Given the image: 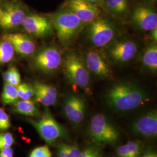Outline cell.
<instances>
[{"label": "cell", "mask_w": 157, "mask_h": 157, "mask_svg": "<svg viewBox=\"0 0 157 157\" xmlns=\"http://www.w3.org/2000/svg\"><path fill=\"white\" fill-rule=\"evenodd\" d=\"M153 1H156V0H153Z\"/></svg>", "instance_id": "obj_43"}, {"label": "cell", "mask_w": 157, "mask_h": 157, "mask_svg": "<svg viewBox=\"0 0 157 157\" xmlns=\"http://www.w3.org/2000/svg\"><path fill=\"white\" fill-rule=\"evenodd\" d=\"M2 40L9 41L15 51L22 56H29L36 50V44L28 36L22 33L6 34Z\"/></svg>", "instance_id": "obj_15"}, {"label": "cell", "mask_w": 157, "mask_h": 157, "mask_svg": "<svg viewBox=\"0 0 157 157\" xmlns=\"http://www.w3.org/2000/svg\"><path fill=\"white\" fill-rule=\"evenodd\" d=\"M0 157H13V148L11 147L0 150Z\"/></svg>", "instance_id": "obj_34"}, {"label": "cell", "mask_w": 157, "mask_h": 157, "mask_svg": "<svg viewBox=\"0 0 157 157\" xmlns=\"http://www.w3.org/2000/svg\"><path fill=\"white\" fill-rule=\"evenodd\" d=\"M62 56L59 50L54 46H47L40 50L34 56L35 67L44 73L56 71L61 65Z\"/></svg>", "instance_id": "obj_7"}, {"label": "cell", "mask_w": 157, "mask_h": 157, "mask_svg": "<svg viewBox=\"0 0 157 157\" xmlns=\"http://www.w3.org/2000/svg\"><path fill=\"white\" fill-rule=\"evenodd\" d=\"M67 9L83 23L91 22L98 15L96 6L86 0H68Z\"/></svg>", "instance_id": "obj_14"}, {"label": "cell", "mask_w": 157, "mask_h": 157, "mask_svg": "<svg viewBox=\"0 0 157 157\" xmlns=\"http://www.w3.org/2000/svg\"><path fill=\"white\" fill-rule=\"evenodd\" d=\"M17 93L19 99L30 100L34 96V90L32 86L28 83H21L17 87Z\"/></svg>", "instance_id": "obj_22"}, {"label": "cell", "mask_w": 157, "mask_h": 157, "mask_svg": "<svg viewBox=\"0 0 157 157\" xmlns=\"http://www.w3.org/2000/svg\"><path fill=\"white\" fill-rule=\"evenodd\" d=\"M142 63L149 71L156 72L157 70V45L152 43L148 45L142 56Z\"/></svg>", "instance_id": "obj_18"}, {"label": "cell", "mask_w": 157, "mask_h": 157, "mask_svg": "<svg viewBox=\"0 0 157 157\" xmlns=\"http://www.w3.org/2000/svg\"><path fill=\"white\" fill-rule=\"evenodd\" d=\"M138 50L137 45L134 41L124 40L115 43L109 50V56L117 62H127L132 60Z\"/></svg>", "instance_id": "obj_13"}, {"label": "cell", "mask_w": 157, "mask_h": 157, "mask_svg": "<svg viewBox=\"0 0 157 157\" xmlns=\"http://www.w3.org/2000/svg\"><path fill=\"white\" fill-rule=\"evenodd\" d=\"M105 5L108 11L115 15L122 14L117 0H106Z\"/></svg>", "instance_id": "obj_28"}, {"label": "cell", "mask_w": 157, "mask_h": 157, "mask_svg": "<svg viewBox=\"0 0 157 157\" xmlns=\"http://www.w3.org/2000/svg\"><path fill=\"white\" fill-rule=\"evenodd\" d=\"M62 144L67 151L69 152L73 157H78L82 151L78 148V147L76 145H70L64 143H62Z\"/></svg>", "instance_id": "obj_31"}, {"label": "cell", "mask_w": 157, "mask_h": 157, "mask_svg": "<svg viewBox=\"0 0 157 157\" xmlns=\"http://www.w3.org/2000/svg\"><path fill=\"white\" fill-rule=\"evenodd\" d=\"M86 103L84 99L77 95L67 96L63 104V113L65 117L73 124H80L86 113Z\"/></svg>", "instance_id": "obj_11"}, {"label": "cell", "mask_w": 157, "mask_h": 157, "mask_svg": "<svg viewBox=\"0 0 157 157\" xmlns=\"http://www.w3.org/2000/svg\"><path fill=\"white\" fill-rule=\"evenodd\" d=\"M58 157H73L63 147V144H60L57 148Z\"/></svg>", "instance_id": "obj_33"}, {"label": "cell", "mask_w": 157, "mask_h": 157, "mask_svg": "<svg viewBox=\"0 0 157 157\" xmlns=\"http://www.w3.org/2000/svg\"><path fill=\"white\" fill-rule=\"evenodd\" d=\"M117 154L118 157H129V148L127 144L119 146L117 149Z\"/></svg>", "instance_id": "obj_32"}, {"label": "cell", "mask_w": 157, "mask_h": 157, "mask_svg": "<svg viewBox=\"0 0 157 157\" xmlns=\"http://www.w3.org/2000/svg\"><path fill=\"white\" fill-rule=\"evenodd\" d=\"M151 157H157V154L156 152L154 151L152 154Z\"/></svg>", "instance_id": "obj_40"}, {"label": "cell", "mask_w": 157, "mask_h": 157, "mask_svg": "<svg viewBox=\"0 0 157 157\" xmlns=\"http://www.w3.org/2000/svg\"><path fill=\"white\" fill-rule=\"evenodd\" d=\"M131 130L137 136L155 139L157 136V110H151L138 118L132 124Z\"/></svg>", "instance_id": "obj_9"}, {"label": "cell", "mask_w": 157, "mask_h": 157, "mask_svg": "<svg viewBox=\"0 0 157 157\" xmlns=\"http://www.w3.org/2000/svg\"><path fill=\"white\" fill-rule=\"evenodd\" d=\"M99 153L100 152L97 147L91 146L86 148L84 151H81L78 157H93Z\"/></svg>", "instance_id": "obj_29"}, {"label": "cell", "mask_w": 157, "mask_h": 157, "mask_svg": "<svg viewBox=\"0 0 157 157\" xmlns=\"http://www.w3.org/2000/svg\"><path fill=\"white\" fill-rule=\"evenodd\" d=\"M29 157H52V154L48 146H40L33 149Z\"/></svg>", "instance_id": "obj_26"}, {"label": "cell", "mask_w": 157, "mask_h": 157, "mask_svg": "<svg viewBox=\"0 0 157 157\" xmlns=\"http://www.w3.org/2000/svg\"><path fill=\"white\" fill-rule=\"evenodd\" d=\"M11 127V121L8 114L0 108V131H5Z\"/></svg>", "instance_id": "obj_27"}, {"label": "cell", "mask_w": 157, "mask_h": 157, "mask_svg": "<svg viewBox=\"0 0 157 157\" xmlns=\"http://www.w3.org/2000/svg\"><path fill=\"white\" fill-rule=\"evenodd\" d=\"M150 32L152 39L154 40V41L156 42L157 40V28L152 29Z\"/></svg>", "instance_id": "obj_38"}, {"label": "cell", "mask_w": 157, "mask_h": 157, "mask_svg": "<svg viewBox=\"0 0 157 157\" xmlns=\"http://www.w3.org/2000/svg\"><path fill=\"white\" fill-rule=\"evenodd\" d=\"M62 45H71L82 27L83 23L67 9L61 10L52 15L50 20Z\"/></svg>", "instance_id": "obj_2"}, {"label": "cell", "mask_w": 157, "mask_h": 157, "mask_svg": "<svg viewBox=\"0 0 157 157\" xmlns=\"http://www.w3.org/2000/svg\"><path fill=\"white\" fill-rule=\"evenodd\" d=\"M26 16V13L23 6L18 4H9L2 10L0 26L6 29L16 28L22 25Z\"/></svg>", "instance_id": "obj_12"}, {"label": "cell", "mask_w": 157, "mask_h": 157, "mask_svg": "<svg viewBox=\"0 0 157 157\" xmlns=\"http://www.w3.org/2000/svg\"><path fill=\"white\" fill-rule=\"evenodd\" d=\"M12 72H13V67H11L6 71V72L4 74V76H3L4 79L6 83H9L11 78Z\"/></svg>", "instance_id": "obj_36"}, {"label": "cell", "mask_w": 157, "mask_h": 157, "mask_svg": "<svg viewBox=\"0 0 157 157\" xmlns=\"http://www.w3.org/2000/svg\"><path fill=\"white\" fill-rule=\"evenodd\" d=\"M118 4L121 8L122 13L126 11L128 8V0H117Z\"/></svg>", "instance_id": "obj_35"}, {"label": "cell", "mask_w": 157, "mask_h": 157, "mask_svg": "<svg viewBox=\"0 0 157 157\" xmlns=\"http://www.w3.org/2000/svg\"><path fill=\"white\" fill-rule=\"evenodd\" d=\"M86 1L89 2L91 4H94L96 3H98L101 1V0H86Z\"/></svg>", "instance_id": "obj_39"}, {"label": "cell", "mask_w": 157, "mask_h": 157, "mask_svg": "<svg viewBox=\"0 0 157 157\" xmlns=\"http://www.w3.org/2000/svg\"><path fill=\"white\" fill-rule=\"evenodd\" d=\"M129 152V157H139L143 151V146L139 140L129 141L127 143Z\"/></svg>", "instance_id": "obj_23"}, {"label": "cell", "mask_w": 157, "mask_h": 157, "mask_svg": "<svg viewBox=\"0 0 157 157\" xmlns=\"http://www.w3.org/2000/svg\"><path fill=\"white\" fill-rule=\"evenodd\" d=\"M93 157H100V153L96 154V155H95L94 156H93Z\"/></svg>", "instance_id": "obj_42"}, {"label": "cell", "mask_w": 157, "mask_h": 157, "mask_svg": "<svg viewBox=\"0 0 157 157\" xmlns=\"http://www.w3.org/2000/svg\"><path fill=\"white\" fill-rule=\"evenodd\" d=\"M105 100L108 105L118 111H129L142 105L147 100L145 91L130 82L114 84L107 91Z\"/></svg>", "instance_id": "obj_1"}, {"label": "cell", "mask_w": 157, "mask_h": 157, "mask_svg": "<svg viewBox=\"0 0 157 157\" xmlns=\"http://www.w3.org/2000/svg\"><path fill=\"white\" fill-rule=\"evenodd\" d=\"M17 87L6 83L1 93V101L4 105H14L19 101Z\"/></svg>", "instance_id": "obj_19"}, {"label": "cell", "mask_w": 157, "mask_h": 157, "mask_svg": "<svg viewBox=\"0 0 157 157\" xmlns=\"http://www.w3.org/2000/svg\"><path fill=\"white\" fill-rule=\"evenodd\" d=\"M33 85L39 88L40 89L43 91L44 92H45L46 94L50 95L51 97L57 99L58 91L55 87L50 84H45L40 82H35Z\"/></svg>", "instance_id": "obj_24"}, {"label": "cell", "mask_w": 157, "mask_h": 157, "mask_svg": "<svg viewBox=\"0 0 157 157\" xmlns=\"http://www.w3.org/2000/svg\"><path fill=\"white\" fill-rule=\"evenodd\" d=\"M28 121L41 138L49 145H52L58 140L67 137L66 129L56 121L48 109H45L39 120L29 119Z\"/></svg>", "instance_id": "obj_4"}, {"label": "cell", "mask_w": 157, "mask_h": 157, "mask_svg": "<svg viewBox=\"0 0 157 157\" xmlns=\"http://www.w3.org/2000/svg\"><path fill=\"white\" fill-rule=\"evenodd\" d=\"M89 132L92 140L100 144L113 145L120 136L118 129L102 113L95 114L92 117Z\"/></svg>", "instance_id": "obj_3"}, {"label": "cell", "mask_w": 157, "mask_h": 157, "mask_svg": "<svg viewBox=\"0 0 157 157\" xmlns=\"http://www.w3.org/2000/svg\"><path fill=\"white\" fill-rule=\"evenodd\" d=\"M86 67L96 76L108 78L111 72L109 65L101 54L95 51H90L86 56Z\"/></svg>", "instance_id": "obj_16"}, {"label": "cell", "mask_w": 157, "mask_h": 157, "mask_svg": "<svg viewBox=\"0 0 157 157\" xmlns=\"http://www.w3.org/2000/svg\"><path fill=\"white\" fill-rule=\"evenodd\" d=\"M154 151L152 150L151 149L147 150L146 151L144 152L143 153H141L139 157H151Z\"/></svg>", "instance_id": "obj_37"}, {"label": "cell", "mask_w": 157, "mask_h": 157, "mask_svg": "<svg viewBox=\"0 0 157 157\" xmlns=\"http://www.w3.org/2000/svg\"><path fill=\"white\" fill-rule=\"evenodd\" d=\"M135 26L143 31H151L157 28V14L151 7L146 6H136L131 15Z\"/></svg>", "instance_id": "obj_10"}, {"label": "cell", "mask_w": 157, "mask_h": 157, "mask_svg": "<svg viewBox=\"0 0 157 157\" xmlns=\"http://www.w3.org/2000/svg\"><path fill=\"white\" fill-rule=\"evenodd\" d=\"M22 25L27 33L36 37L51 36L54 30L49 19L36 13L26 15Z\"/></svg>", "instance_id": "obj_8"}, {"label": "cell", "mask_w": 157, "mask_h": 157, "mask_svg": "<svg viewBox=\"0 0 157 157\" xmlns=\"http://www.w3.org/2000/svg\"><path fill=\"white\" fill-rule=\"evenodd\" d=\"M15 50L11 44L5 40L0 41V64L10 62L15 55Z\"/></svg>", "instance_id": "obj_20"}, {"label": "cell", "mask_w": 157, "mask_h": 157, "mask_svg": "<svg viewBox=\"0 0 157 157\" xmlns=\"http://www.w3.org/2000/svg\"><path fill=\"white\" fill-rule=\"evenodd\" d=\"M32 86L34 90V96L36 101L45 107L54 105L56 104L57 99L51 97L37 87L34 85Z\"/></svg>", "instance_id": "obj_21"}, {"label": "cell", "mask_w": 157, "mask_h": 157, "mask_svg": "<svg viewBox=\"0 0 157 157\" xmlns=\"http://www.w3.org/2000/svg\"><path fill=\"white\" fill-rule=\"evenodd\" d=\"M115 30L107 19L97 17L90 22L87 35L92 44L97 47L108 45L115 37Z\"/></svg>", "instance_id": "obj_6"}, {"label": "cell", "mask_w": 157, "mask_h": 157, "mask_svg": "<svg viewBox=\"0 0 157 157\" xmlns=\"http://www.w3.org/2000/svg\"><path fill=\"white\" fill-rule=\"evenodd\" d=\"M21 83V76L19 71L17 68L13 67V72L11 78L9 82V84L17 87L18 85Z\"/></svg>", "instance_id": "obj_30"}, {"label": "cell", "mask_w": 157, "mask_h": 157, "mask_svg": "<svg viewBox=\"0 0 157 157\" xmlns=\"http://www.w3.org/2000/svg\"><path fill=\"white\" fill-rule=\"evenodd\" d=\"M2 10L0 8V19H1V17H2Z\"/></svg>", "instance_id": "obj_41"}, {"label": "cell", "mask_w": 157, "mask_h": 157, "mask_svg": "<svg viewBox=\"0 0 157 157\" xmlns=\"http://www.w3.org/2000/svg\"><path fill=\"white\" fill-rule=\"evenodd\" d=\"M64 71L68 80L80 88H86L90 83L89 71L80 58L74 52L68 53L63 61Z\"/></svg>", "instance_id": "obj_5"}, {"label": "cell", "mask_w": 157, "mask_h": 157, "mask_svg": "<svg viewBox=\"0 0 157 157\" xmlns=\"http://www.w3.org/2000/svg\"><path fill=\"white\" fill-rule=\"evenodd\" d=\"M13 105L12 111L17 114L32 117H38L40 115L38 108L34 102L30 100H21Z\"/></svg>", "instance_id": "obj_17"}, {"label": "cell", "mask_w": 157, "mask_h": 157, "mask_svg": "<svg viewBox=\"0 0 157 157\" xmlns=\"http://www.w3.org/2000/svg\"><path fill=\"white\" fill-rule=\"evenodd\" d=\"M14 138L11 133H0V150L11 147L14 143Z\"/></svg>", "instance_id": "obj_25"}]
</instances>
